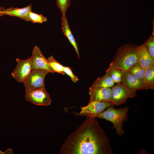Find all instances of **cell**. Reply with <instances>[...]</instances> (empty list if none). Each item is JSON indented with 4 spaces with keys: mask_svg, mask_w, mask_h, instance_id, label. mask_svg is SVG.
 Here are the masks:
<instances>
[{
    "mask_svg": "<svg viewBox=\"0 0 154 154\" xmlns=\"http://www.w3.org/2000/svg\"><path fill=\"white\" fill-rule=\"evenodd\" d=\"M56 3L62 14H65L70 5V0H56Z\"/></svg>",
    "mask_w": 154,
    "mask_h": 154,
    "instance_id": "44dd1931",
    "label": "cell"
},
{
    "mask_svg": "<svg viewBox=\"0 0 154 154\" xmlns=\"http://www.w3.org/2000/svg\"><path fill=\"white\" fill-rule=\"evenodd\" d=\"M112 105L109 103L93 102L86 106L81 107V111L77 115L96 117L99 114Z\"/></svg>",
    "mask_w": 154,
    "mask_h": 154,
    "instance_id": "30bf717a",
    "label": "cell"
},
{
    "mask_svg": "<svg viewBox=\"0 0 154 154\" xmlns=\"http://www.w3.org/2000/svg\"><path fill=\"white\" fill-rule=\"evenodd\" d=\"M115 83L107 73L103 76L98 78L93 83L91 87L93 88H112Z\"/></svg>",
    "mask_w": 154,
    "mask_h": 154,
    "instance_id": "9a60e30c",
    "label": "cell"
},
{
    "mask_svg": "<svg viewBox=\"0 0 154 154\" xmlns=\"http://www.w3.org/2000/svg\"><path fill=\"white\" fill-rule=\"evenodd\" d=\"M63 71L64 73L66 74L70 77L72 82L76 83L78 81V77L74 74L71 68L70 67L64 66Z\"/></svg>",
    "mask_w": 154,
    "mask_h": 154,
    "instance_id": "603a6c76",
    "label": "cell"
},
{
    "mask_svg": "<svg viewBox=\"0 0 154 154\" xmlns=\"http://www.w3.org/2000/svg\"><path fill=\"white\" fill-rule=\"evenodd\" d=\"M129 88L136 90L149 89L145 83L127 71L123 72L120 82Z\"/></svg>",
    "mask_w": 154,
    "mask_h": 154,
    "instance_id": "8fae6325",
    "label": "cell"
},
{
    "mask_svg": "<svg viewBox=\"0 0 154 154\" xmlns=\"http://www.w3.org/2000/svg\"><path fill=\"white\" fill-rule=\"evenodd\" d=\"M137 62L145 69L154 66V59L144 44L139 46Z\"/></svg>",
    "mask_w": 154,
    "mask_h": 154,
    "instance_id": "7c38bea8",
    "label": "cell"
},
{
    "mask_svg": "<svg viewBox=\"0 0 154 154\" xmlns=\"http://www.w3.org/2000/svg\"><path fill=\"white\" fill-rule=\"evenodd\" d=\"M127 71L133 76L144 82L145 69L138 63L134 64Z\"/></svg>",
    "mask_w": 154,
    "mask_h": 154,
    "instance_id": "e0dca14e",
    "label": "cell"
},
{
    "mask_svg": "<svg viewBox=\"0 0 154 154\" xmlns=\"http://www.w3.org/2000/svg\"><path fill=\"white\" fill-rule=\"evenodd\" d=\"M16 61L17 65L11 74L17 81L23 82L32 70L31 58L21 60L17 58Z\"/></svg>",
    "mask_w": 154,
    "mask_h": 154,
    "instance_id": "ba28073f",
    "label": "cell"
},
{
    "mask_svg": "<svg viewBox=\"0 0 154 154\" xmlns=\"http://www.w3.org/2000/svg\"><path fill=\"white\" fill-rule=\"evenodd\" d=\"M28 21H30L33 23H38L40 24L47 21V18L42 15H39L31 11L28 16Z\"/></svg>",
    "mask_w": 154,
    "mask_h": 154,
    "instance_id": "d6986e66",
    "label": "cell"
},
{
    "mask_svg": "<svg viewBox=\"0 0 154 154\" xmlns=\"http://www.w3.org/2000/svg\"><path fill=\"white\" fill-rule=\"evenodd\" d=\"M50 65L54 72L64 75L63 71L64 66L58 62L52 56L48 58Z\"/></svg>",
    "mask_w": 154,
    "mask_h": 154,
    "instance_id": "ac0fdd59",
    "label": "cell"
},
{
    "mask_svg": "<svg viewBox=\"0 0 154 154\" xmlns=\"http://www.w3.org/2000/svg\"><path fill=\"white\" fill-rule=\"evenodd\" d=\"M129 108L127 106L122 108L116 109L112 105L99 114L96 117L103 119L112 123L117 134L120 136L125 132L122 128L123 123L128 119L127 112Z\"/></svg>",
    "mask_w": 154,
    "mask_h": 154,
    "instance_id": "3957f363",
    "label": "cell"
},
{
    "mask_svg": "<svg viewBox=\"0 0 154 154\" xmlns=\"http://www.w3.org/2000/svg\"><path fill=\"white\" fill-rule=\"evenodd\" d=\"M32 6L31 4L28 6L22 8L10 7L4 11V15L11 17H15L27 21H28L29 13L31 11Z\"/></svg>",
    "mask_w": 154,
    "mask_h": 154,
    "instance_id": "4fadbf2b",
    "label": "cell"
},
{
    "mask_svg": "<svg viewBox=\"0 0 154 154\" xmlns=\"http://www.w3.org/2000/svg\"><path fill=\"white\" fill-rule=\"evenodd\" d=\"M151 56L154 59V37L153 35L150 36L143 44Z\"/></svg>",
    "mask_w": 154,
    "mask_h": 154,
    "instance_id": "7402d4cb",
    "label": "cell"
},
{
    "mask_svg": "<svg viewBox=\"0 0 154 154\" xmlns=\"http://www.w3.org/2000/svg\"><path fill=\"white\" fill-rule=\"evenodd\" d=\"M13 154V150L12 148H8L7 149L6 151L3 152L0 150V154Z\"/></svg>",
    "mask_w": 154,
    "mask_h": 154,
    "instance_id": "cb8c5ba5",
    "label": "cell"
},
{
    "mask_svg": "<svg viewBox=\"0 0 154 154\" xmlns=\"http://www.w3.org/2000/svg\"><path fill=\"white\" fill-rule=\"evenodd\" d=\"M90 103L93 102L109 103L113 105L111 88H93L90 87L89 92Z\"/></svg>",
    "mask_w": 154,
    "mask_h": 154,
    "instance_id": "9c48e42d",
    "label": "cell"
},
{
    "mask_svg": "<svg viewBox=\"0 0 154 154\" xmlns=\"http://www.w3.org/2000/svg\"><path fill=\"white\" fill-rule=\"evenodd\" d=\"M26 92V100L36 105L47 106L50 105L52 102L51 97L46 91L45 87Z\"/></svg>",
    "mask_w": 154,
    "mask_h": 154,
    "instance_id": "8992f818",
    "label": "cell"
},
{
    "mask_svg": "<svg viewBox=\"0 0 154 154\" xmlns=\"http://www.w3.org/2000/svg\"><path fill=\"white\" fill-rule=\"evenodd\" d=\"M123 72L116 70H111L106 72L110 76L115 83H119L121 82Z\"/></svg>",
    "mask_w": 154,
    "mask_h": 154,
    "instance_id": "ffe728a7",
    "label": "cell"
},
{
    "mask_svg": "<svg viewBox=\"0 0 154 154\" xmlns=\"http://www.w3.org/2000/svg\"><path fill=\"white\" fill-rule=\"evenodd\" d=\"M5 9L1 7H0V17L3 15H4V11Z\"/></svg>",
    "mask_w": 154,
    "mask_h": 154,
    "instance_id": "d4e9b609",
    "label": "cell"
},
{
    "mask_svg": "<svg viewBox=\"0 0 154 154\" xmlns=\"http://www.w3.org/2000/svg\"><path fill=\"white\" fill-rule=\"evenodd\" d=\"M49 73L48 71L45 70H32L23 82L25 88L26 92L44 87V78Z\"/></svg>",
    "mask_w": 154,
    "mask_h": 154,
    "instance_id": "277c9868",
    "label": "cell"
},
{
    "mask_svg": "<svg viewBox=\"0 0 154 154\" xmlns=\"http://www.w3.org/2000/svg\"><path fill=\"white\" fill-rule=\"evenodd\" d=\"M111 89L114 106L122 105L126 102L128 98L136 95V90L129 88L121 83H117Z\"/></svg>",
    "mask_w": 154,
    "mask_h": 154,
    "instance_id": "5b68a950",
    "label": "cell"
},
{
    "mask_svg": "<svg viewBox=\"0 0 154 154\" xmlns=\"http://www.w3.org/2000/svg\"><path fill=\"white\" fill-rule=\"evenodd\" d=\"M139 46L127 44L119 48L106 72L113 69L123 72L127 71L137 62Z\"/></svg>",
    "mask_w": 154,
    "mask_h": 154,
    "instance_id": "7a4b0ae2",
    "label": "cell"
},
{
    "mask_svg": "<svg viewBox=\"0 0 154 154\" xmlns=\"http://www.w3.org/2000/svg\"><path fill=\"white\" fill-rule=\"evenodd\" d=\"M31 58L32 70H43L51 73H54L50 65L48 60L43 55L37 46L35 45L34 47Z\"/></svg>",
    "mask_w": 154,
    "mask_h": 154,
    "instance_id": "52a82bcc",
    "label": "cell"
},
{
    "mask_svg": "<svg viewBox=\"0 0 154 154\" xmlns=\"http://www.w3.org/2000/svg\"><path fill=\"white\" fill-rule=\"evenodd\" d=\"M144 82L149 89L154 88V66L145 69L143 78Z\"/></svg>",
    "mask_w": 154,
    "mask_h": 154,
    "instance_id": "2e32d148",
    "label": "cell"
},
{
    "mask_svg": "<svg viewBox=\"0 0 154 154\" xmlns=\"http://www.w3.org/2000/svg\"><path fill=\"white\" fill-rule=\"evenodd\" d=\"M61 25L63 33L74 47L79 58H80L78 45L70 28L65 14H62Z\"/></svg>",
    "mask_w": 154,
    "mask_h": 154,
    "instance_id": "5bb4252c",
    "label": "cell"
},
{
    "mask_svg": "<svg viewBox=\"0 0 154 154\" xmlns=\"http://www.w3.org/2000/svg\"><path fill=\"white\" fill-rule=\"evenodd\" d=\"M60 154H113L110 140L96 117H86L64 141Z\"/></svg>",
    "mask_w": 154,
    "mask_h": 154,
    "instance_id": "6da1fadb",
    "label": "cell"
}]
</instances>
